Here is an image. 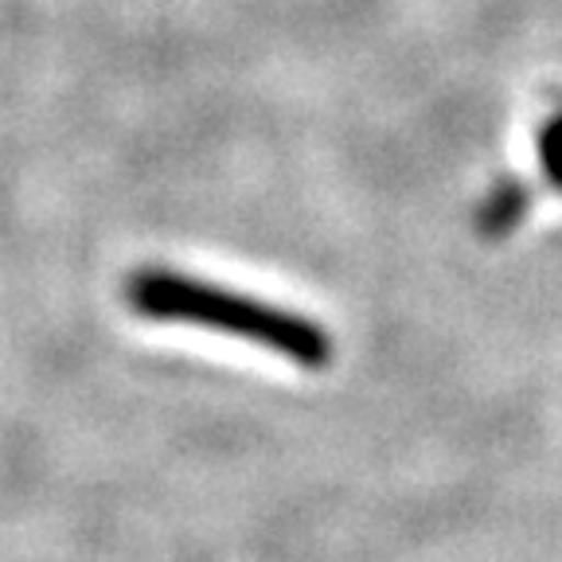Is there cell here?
I'll return each mask as SVG.
<instances>
[{
  "instance_id": "6da1fadb",
  "label": "cell",
  "mask_w": 562,
  "mask_h": 562,
  "mask_svg": "<svg viewBox=\"0 0 562 562\" xmlns=\"http://www.w3.org/2000/svg\"><path fill=\"white\" fill-rule=\"evenodd\" d=\"M125 297L140 316L243 336V340L262 344L301 368H325L333 360V340L321 325L266 305V301L203 285L200 278H184L172 270H140L130 278Z\"/></svg>"
},
{
  "instance_id": "7a4b0ae2",
  "label": "cell",
  "mask_w": 562,
  "mask_h": 562,
  "mask_svg": "<svg viewBox=\"0 0 562 562\" xmlns=\"http://www.w3.org/2000/svg\"><path fill=\"white\" fill-rule=\"evenodd\" d=\"M539 153H543V168L551 176V184L562 188V110L539 133Z\"/></svg>"
}]
</instances>
